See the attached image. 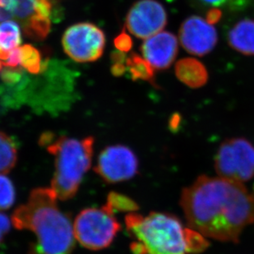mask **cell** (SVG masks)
<instances>
[{
	"label": "cell",
	"instance_id": "4316f807",
	"mask_svg": "<svg viewBox=\"0 0 254 254\" xmlns=\"http://www.w3.org/2000/svg\"><path fill=\"white\" fill-rule=\"evenodd\" d=\"M250 0H237L238 6L240 10L244 9L245 7H247L250 4Z\"/></svg>",
	"mask_w": 254,
	"mask_h": 254
},
{
	"label": "cell",
	"instance_id": "2e32d148",
	"mask_svg": "<svg viewBox=\"0 0 254 254\" xmlns=\"http://www.w3.org/2000/svg\"><path fill=\"white\" fill-rule=\"evenodd\" d=\"M126 67L133 81L142 80L155 84V69L152 66L139 55L132 53L126 60Z\"/></svg>",
	"mask_w": 254,
	"mask_h": 254
},
{
	"label": "cell",
	"instance_id": "603a6c76",
	"mask_svg": "<svg viewBox=\"0 0 254 254\" xmlns=\"http://www.w3.org/2000/svg\"><path fill=\"white\" fill-rule=\"evenodd\" d=\"M6 67H17L21 66V57H20V47L11 51L7 60L3 62Z\"/></svg>",
	"mask_w": 254,
	"mask_h": 254
},
{
	"label": "cell",
	"instance_id": "ffe728a7",
	"mask_svg": "<svg viewBox=\"0 0 254 254\" xmlns=\"http://www.w3.org/2000/svg\"><path fill=\"white\" fill-rule=\"evenodd\" d=\"M16 200L14 185L5 174H0V211L12 207Z\"/></svg>",
	"mask_w": 254,
	"mask_h": 254
},
{
	"label": "cell",
	"instance_id": "52a82bcc",
	"mask_svg": "<svg viewBox=\"0 0 254 254\" xmlns=\"http://www.w3.org/2000/svg\"><path fill=\"white\" fill-rule=\"evenodd\" d=\"M219 176L237 182H247L254 176V146L243 137L226 139L215 158Z\"/></svg>",
	"mask_w": 254,
	"mask_h": 254
},
{
	"label": "cell",
	"instance_id": "484cf974",
	"mask_svg": "<svg viewBox=\"0 0 254 254\" xmlns=\"http://www.w3.org/2000/svg\"><path fill=\"white\" fill-rule=\"evenodd\" d=\"M127 69V67L123 63H115L111 67V72L115 77H120L125 73Z\"/></svg>",
	"mask_w": 254,
	"mask_h": 254
},
{
	"label": "cell",
	"instance_id": "277c9868",
	"mask_svg": "<svg viewBox=\"0 0 254 254\" xmlns=\"http://www.w3.org/2000/svg\"><path fill=\"white\" fill-rule=\"evenodd\" d=\"M40 144L55 157V173L51 188L58 199L67 201L77 194L93 156L95 139L86 137L78 139L56 136L45 132Z\"/></svg>",
	"mask_w": 254,
	"mask_h": 254
},
{
	"label": "cell",
	"instance_id": "9a60e30c",
	"mask_svg": "<svg viewBox=\"0 0 254 254\" xmlns=\"http://www.w3.org/2000/svg\"><path fill=\"white\" fill-rule=\"evenodd\" d=\"M21 42V29L18 22L12 20L0 22V60H7L10 52L17 48Z\"/></svg>",
	"mask_w": 254,
	"mask_h": 254
},
{
	"label": "cell",
	"instance_id": "30bf717a",
	"mask_svg": "<svg viewBox=\"0 0 254 254\" xmlns=\"http://www.w3.org/2000/svg\"><path fill=\"white\" fill-rule=\"evenodd\" d=\"M125 24L130 33L137 38H148L166 27L167 13L156 0H139L127 12Z\"/></svg>",
	"mask_w": 254,
	"mask_h": 254
},
{
	"label": "cell",
	"instance_id": "7a4b0ae2",
	"mask_svg": "<svg viewBox=\"0 0 254 254\" xmlns=\"http://www.w3.org/2000/svg\"><path fill=\"white\" fill-rule=\"evenodd\" d=\"M57 200L51 187L38 188L12 214V226L29 230L35 236L29 254H72L76 240L73 224L60 210Z\"/></svg>",
	"mask_w": 254,
	"mask_h": 254
},
{
	"label": "cell",
	"instance_id": "44dd1931",
	"mask_svg": "<svg viewBox=\"0 0 254 254\" xmlns=\"http://www.w3.org/2000/svg\"><path fill=\"white\" fill-rule=\"evenodd\" d=\"M115 46L118 51L127 53L129 52L132 48V40L126 32L125 30L115 39Z\"/></svg>",
	"mask_w": 254,
	"mask_h": 254
},
{
	"label": "cell",
	"instance_id": "ba28073f",
	"mask_svg": "<svg viewBox=\"0 0 254 254\" xmlns=\"http://www.w3.org/2000/svg\"><path fill=\"white\" fill-rule=\"evenodd\" d=\"M62 45L65 53L76 62H93L103 55L106 36L96 25L80 22L65 31Z\"/></svg>",
	"mask_w": 254,
	"mask_h": 254
},
{
	"label": "cell",
	"instance_id": "6da1fadb",
	"mask_svg": "<svg viewBox=\"0 0 254 254\" xmlns=\"http://www.w3.org/2000/svg\"><path fill=\"white\" fill-rule=\"evenodd\" d=\"M180 205L191 229L205 237L237 243L254 222V196L242 183L202 175L183 190Z\"/></svg>",
	"mask_w": 254,
	"mask_h": 254
},
{
	"label": "cell",
	"instance_id": "d6986e66",
	"mask_svg": "<svg viewBox=\"0 0 254 254\" xmlns=\"http://www.w3.org/2000/svg\"><path fill=\"white\" fill-rule=\"evenodd\" d=\"M106 206L114 214L117 211H126L131 213L138 210L137 204L132 199L116 192H111L109 195Z\"/></svg>",
	"mask_w": 254,
	"mask_h": 254
},
{
	"label": "cell",
	"instance_id": "7402d4cb",
	"mask_svg": "<svg viewBox=\"0 0 254 254\" xmlns=\"http://www.w3.org/2000/svg\"><path fill=\"white\" fill-rule=\"evenodd\" d=\"M201 4L211 7H226L230 10H240L237 0H197Z\"/></svg>",
	"mask_w": 254,
	"mask_h": 254
},
{
	"label": "cell",
	"instance_id": "3957f363",
	"mask_svg": "<svg viewBox=\"0 0 254 254\" xmlns=\"http://www.w3.org/2000/svg\"><path fill=\"white\" fill-rule=\"evenodd\" d=\"M127 232L134 240L135 254H195L208 247L205 236L170 214L131 212L125 217Z\"/></svg>",
	"mask_w": 254,
	"mask_h": 254
},
{
	"label": "cell",
	"instance_id": "4fadbf2b",
	"mask_svg": "<svg viewBox=\"0 0 254 254\" xmlns=\"http://www.w3.org/2000/svg\"><path fill=\"white\" fill-rule=\"evenodd\" d=\"M175 72L178 79L191 88L205 86L208 81V72L205 65L193 58H185L175 64Z\"/></svg>",
	"mask_w": 254,
	"mask_h": 254
},
{
	"label": "cell",
	"instance_id": "cb8c5ba5",
	"mask_svg": "<svg viewBox=\"0 0 254 254\" xmlns=\"http://www.w3.org/2000/svg\"><path fill=\"white\" fill-rule=\"evenodd\" d=\"M11 222L12 220H10L5 214L0 211V244L3 241L6 235L9 232Z\"/></svg>",
	"mask_w": 254,
	"mask_h": 254
},
{
	"label": "cell",
	"instance_id": "83f0119b",
	"mask_svg": "<svg viewBox=\"0 0 254 254\" xmlns=\"http://www.w3.org/2000/svg\"><path fill=\"white\" fill-rule=\"evenodd\" d=\"M3 62H2V60H0V72H2V69H3Z\"/></svg>",
	"mask_w": 254,
	"mask_h": 254
},
{
	"label": "cell",
	"instance_id": "7c38bea8",
	"mask_svg": "<svg viewBox=\"0 0 254 254\" xmlns=\"http://www.w3.org/2000/svg\"><path fill=\"white\" fill-rule=\"evenodd\" d=\"M177 37L168 31L159 33L146 39L141 45L144 59L155 70H166L171 66L178 55Z\"/></svg>",
	"mask_w": 254,
	"mask_h": 254
},
{
	"label": "cell",
	"instance_id": "9c48e42d",
	"mask_svg": "<svg viewBox=\"0 0 254 254\" xmlns=\"http://www.w3.org/2000/svg\"><path fill=\"white\" fill-rule=\"evenodd\" d=\"M95 171L109 184L127 181L138 171V160L132 150L124 145H112L99 155Z\"/></svg>",
	"mask_w": 254,
	"mask_h": 254
},
{
	"label": "cell",
	"instance_id": "8fae6325",
	"mask_svg": "<svg viewBox=\"0 0 254 254\" xmlns=\"http://www.w3.org/2000/svg\"><path fill=\"white\" fill-rule=\"evenodd\" d=\"M179 36L185 51L197 56L210 53L218 40L216 28L198 16L188 17L183 22Z\"/></svg>",
	"mask_w": 254,
	"mask_h": 254
},
{
	"label": "cell",
	"instance_id": "e0dca14e",
	"mask_svg": "<svg viewBox=\"0 0 254 254\" xmlns=\"http://www.w3.org/2000/svg\"><path fill=\"white\" fill-rule=\"evenodd\" d=\"M17 161V148L12 137L0 132V174H7Z\"/></svg>",
	"mask_w": 254,
	"mask_h": 254
},
{
	"label": "cell",
	"instance_id": "8992f818",
	"mask_svg": "<svg viewBox=\"0 0 254 254\" xmlns=\"http://www.w3.org/2000/svg\"><path fill=\"white\" fill-rule=\"evenodd\" d=\"M54 0H0V22L16 20L25 35L43 41L51 29Z\"/></svg>",
	"mask_w": 254,
	"mask_h": 254
},
{
	"label": "cell",
	"instance_id": "5b68a950",
	"mask_svg": "<svg viewBox=\"0 0 254 254\" xmlns=\"http://www.w3.org/2000/svg\"><path fill=\"white\" fill-rule=\"evenodd\" d=\"M114 216L106 206L82 210L73 222L75 239L82 247L92 251L108 248L122 229Z\"/></svg>",
	"mask_w": 254,
	"mask_h": 254
},
{
	"label": "cell",
	"instance_id": "5bb4252c",
	"mask_svg": "<svg viewBox=\"0 0 254 254\" xmlns=\"http://www.w3.org/2000/svg\"><path fill=\"white\" fill-rule=\"evenodd\" d=\"M228 42L235 51L245 56H254V20L237 22L228 33Z\"/></svg>",
	"mask_w": 254,
	"mask_h": 254
},
{
	"label": "cell",
	"instance_id": "d4e9b609",
	"mask_svg": "<svg viewBox=\"0 0 254 254\" xmlns=\"http://www.w3.org/2000/svg\"><path fill=\"white\" fill-rule=\"evenodd\" d=\"M222 12L218 7H211L210 11L206 13V21L211 25L216 24L221 20Z\"/></svg>",
	"mask_w": 254,
	"mask_h": 254
},
{
	"label": "cell",
	"instance_id": "ac0fdd59",
	"mask_svg": "<svg viewBox=\"0 0 254 254\" xmlns=\"http://www.w3.org/2000/svg\"><path fill=\"white\" fill-rule=\"evenodd\" d=\"M21 66L32 74H38L46 69V64L42 62L41 52L31 45L20 47Z\"/></svg>",
	"mask_w": 254,
	"mask_h": 254
}]
</instances>
